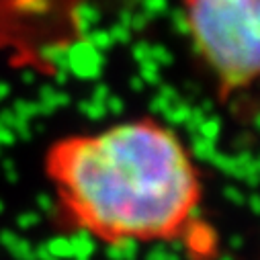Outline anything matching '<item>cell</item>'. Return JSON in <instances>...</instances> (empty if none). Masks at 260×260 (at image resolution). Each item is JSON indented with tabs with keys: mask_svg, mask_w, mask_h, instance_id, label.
Returning a JSON list of instances; mask_svg holds the SVG:
<instances>
[{
	"mask_svg": "<svg viewBox=\"0 0 260 260\" xmlns=\"http://www.w3.org/2000/svg\"><path fill=\"white\" fill-rule=\"evenodd\" d=\"M55 221L107 248L178 244L211 260L205 182L186 140L156 117H132L55 138L43 150Z\"/></svg>",
	"mask_w": 260,
	"mask_h": 260,
	"instance_id": "6da1fadb",
	"label": "cell"
},
{
	"mask_svg": "<svg viewBox=\"0 0 260 260\" xmlns=\"http://www.w3.org/2000/svg\"><path fill=\"white\" fill-rule=\"evenodd\" d=\"M190 49L219 101L260 107V0H178Z\"/></svg>",
	"mask_w": 260,
	"mask_h": 260,
	"instance_id": "7a4b0ae2",
	"label": "cell"
}]
</instances>
